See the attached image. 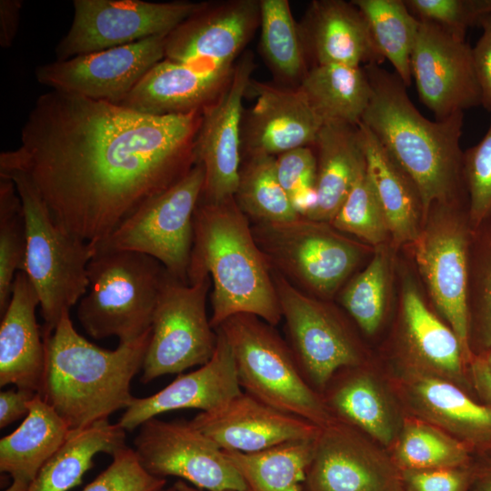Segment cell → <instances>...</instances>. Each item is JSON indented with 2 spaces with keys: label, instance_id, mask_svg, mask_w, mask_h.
<instances>
[{
  "label": "cell",
  "instance_id": "6da1fadb",
  "mask_svg": "<svg viewBox=\"0 0 491 491\" xmlns=\"http://www.w3.org/2000/svg\"><path fill=\"white\" fill-rule=\"evenodd\" d=\"M201 116L51 90L37 98L20 145L1 153L0 174L24 175L63 230L95 246L196 164Z\"/></svg>",
  "mask_w": 491,
  "mask_h": 491
},
{
  "label": "cell",
  "instance_id": "7a4b0ae2",
  "mask_svg": "<svg viewBox=\"0 0 491 491\" xmlns=\"http://www.w3.org/2000/svg\"><path fill=\"white\" fill-rule=\"evenodd\" d=\"M364 68L371 96L361 123L414 182L426 219L433 204L457 200L465 185L464 112L431 121L413 105L395 72L378 64Z\"/></svg>",
  "mask_w": 491,
  "mask_h": 491
},
{
  "label": "cell",
  "instance_id": "3957f363",
  "mask_svg": "<svg viewBox=\"0 0 491 491\" xmlns=\"http://www.w3.org/2000/svg\"><path fill=\"white\" fill-rule=\"evenodd\" d=\"M193 226L188 284L210 276L212 327L243 313L278 325L282 314L272 270L235 198L200 200Z\"/></svg>",
  "mask_w": 491,
  "mask_h": 491
},
{
  "label": "cell",
  "instance_id": "277c9868",
  "mask_svg": "<svg viewBox=\"0 0 491 491\" xmlns=\"http://www.w3.org/2000/svg\"><path fill=\"white\" fill-rule=\"evenodd\" d=\"M150 337L151 330L115 350L103 349L79 335L69 312L64 314L44 337L45 367L38 395L70 429L108 419L134 397L131 381L142 370Z\"/></svg>",
  "mask_w": 491,
  "mask_h": 491
},
{
  "label": "cell",
  "instance_id": "5b68a950",
  "mask_svg": "<svg viewBox=\"0 0 491 491\" xmlns=\"http://www.w3.org/2000/svg\"><path fill=\"white\" fill-rule=\"evenodd\" d=\"M166 270L156 259L134 251H97L87 266L88 287L78 320L95 339L116 336L130 343L152 328Z\"/></svg>",
  "mask_w": 491,
  "mask_h": 491
},
{
  "label": "cell",
  "instance_id": "8992f818",
  "mask_svg": "<svg viewBox=\"0 0 491 491\" xmlns=\"http://www.w3.org/2000/svg\"><path fill=\"white\" fill-rule=\"evenodd\" d=\"M216 329L231 347L237 379L245 392L321 428L335 420L274 326L243 313L228 317Z\"/></svg>",
  "mask_w": 491,
  "mask_h": 491
},
{
  "label": "cell",
  "instance_id": "52a82bcc",
  "mask_svg": "<svg viewBox=\"0 0 491 491\" xmlns=\"http://www.w3.org/2000/svg\"><path fill=\"white\" fill-rule=\"evenodd\" d=\"M0 175L13 180L22 201L26 229L24 272L38 295L45 337L86 293L87 266L96 250L92 244L71 235L55 222L24 175L18 173Z\"/></svg>",
  "mask_w": 491,
  "mask_h": 491
},
{
  "label": "cell",
  "instance_id": "ba28073f",
  "mask_svg": "<svg viewBox=\"0 0 491 491\" xmlns=\"http://www.w3.org/2000/svg\"><path fill=\"white\" fill-rule=\"evenodd\" d=\"M251 225L271 270L320 299L331 298L362 258V248L327 222L299 216Z\"/></svg>",
  "mask_w": 491,
  "mask_h": 491
},
{
  "label": "cell",
  "instance_id": "9c48e42d",
  "mask_svg": "<svg viewBox=\"0 0 491 491\" xmlns=\"http://www.w3.org/2000/svg\"><path fill=\"white\" fill-rule=\"evenodd\" d=\"M204 184V166L196 163L179 181L143 204L107 238L94 246L96 252L125 250L147 255L173 277L188 284L194 214Z\"/></svg>",
  "mask_w": 491,
  "mask_h": 491
},
{
  "label": "cell",
  "instance_id": "30bf717a",
  "mask_svg": "<svg viewBox=\"0 0 491 491\" xmlns=\"http://www.w3.org/2000/svg\"><path fill=\"white\" fill-rule=\"evenodd\" d=\"M211 286L210 276L185 284L166 272L153 315L141 382L178 374L212 358L217 333L206 314Z\"/></svg>",
  "mask_w": 491,
  "mask_h": 491
},
{
  "label": "cell",
  "instance_id": "8fae6325",
  "mask_svg": "<svg viewBox=\"0 0 491 491\" xmlns=\"http://www.w3.org/2000/svg\"><path fill=\"white\" fill-rule=\"evenodd\" d=\"M286 342L308 384L321 396L343 368L362 363L359 347L337 313L272 271Z\"/></svg>",
  "mask_w": 491,
  "mask_h": 491
},
{
  "label": "cell",
  "instance_id": "7c38bea8",
  "mask_svg": "<svg viewBox=\"0 0 491 491\" xmlns=\"http://www.w3.org/2000/svg\"><path fill=\"white\" fill-rule=\"evenodd\" d=\"M205 2L74 0V16L55 47L57 61L168 35Z\"/></svg>",
  "mask_w": 491,
  "mask_h": 491
},
{
  "label": "cell",
  "instance_id": "4fadbf2b",
  "mask_svg": "<svg viewBox=\"0 0 491 491\" xmlns=\"http://www.w3.org/2000/svg\"><path fill=\"white\" fill-rule=\"evenodd\" d=\"M133 449L155 476H177L204 491H247L223 450L190 421L150 418L139 426Z\"/></svg>",
  "mask_w": 491,
  "mask_h": 491
},
{
  "label": "cell",
  "instance_id": "5bb4252c",
  "mask_svg": "<svg viewBox=\"0 0 491 491\" xmlns=\"http://www.w3.org/2000/svg\"><path fill=\"white\" fill-rule=\"evenodd\" d=\"M457 200L435 203L412 243L416 262L431 298L468 357L466 238Z\"/></svg>",
  "mask_w": 491,
  "mask_h": 491
},
{
  "label": "cell",
  "instance_id": "9a60e30c",
  "mask_svg": "<svg viewBox=\"0 0 491 491\" xmlns=\"http://www.w3.org/2000/svg\"><path fill=\"white\" fill-rule=\"evenodd\" d=\"M166 35L55 60L37 67L35 77L51 90L119 105L165 58Z\"/></svg>",
  "mask_w": 491,
  "mask_h": 491
},
{
  "label": "cell",
  "instance_id": "2e32d148",
  "mask_svg": "<svg viewBox=\"0 0 491 491\" xmlns=\"http://www.w3.org/2000/svg\"><path fill=\"white\" fill-rule=\"evenodd\" d=\"M411 75L420 100L437 120L482 105L472 47L433 23L419 21Z\"/></svg>",
  "mask_w": 491,
  "mask_h": 491
},
{
  "label": "cell",
  "instance_id": "e0dca14e",
  "mask_svg": "<svg viewBox=\"0 0 491 491\" xmlns=\"http://www.w3.org/2000/svg\"><path fill=\"white\" fill-rule=\"evenodd\" d=\"M253 71V55L246 53L223 91L202 109L195 155L205 169L203 201L220 202L235 195L242 164L243 99Z\"/></svg>",
  "mask_w": 491,
  "mask_h": 491
},
{
  "label": "cell",
  "instance_id": "ac0fdd59",
  "mask_svg": "<svg viewBox=\"0 0 491 491\" xmlns=\"http://www.w3.org/2000/svg\"><path fill=\"white\" fill-rule=\"evenodd\" d=\"M306 491H404L402 472L353 426L338 420L315 439Z\"/></svg>",
  "mask_w": 491,
  "mask_h": 491
},
{
  "label": "cell",
  "instance_id": "d6986e66",
  "mask_svg": "<svg viewBox=\"0 0 491 491\" xmlns=\"http://www.w3.org/2000/svg\"><path fill=\"white\" fill-rule=\"evenodd\" d=\"M259 20L257 0L206 3L166 35L165 59L199 70L233 65Z\"/></svg>",
  "mask_w": 491,
  "mask_h": 491
},
{
  "label": "cell",
  "instance_id": "ffe728a7",
  "mask_svg": "<svg viewBox=\"0 0 491 491\" xmlns=\"http://www.w3.org/2000/svg\"><path fill=\"white\" fill-rule=\"evenodd\" d=\"M247 92L256 98L242 122V149L246 154L276 156L313 146L324 121L299 86L271 85L251 79Z\"/></svg>",
  "mask_w": 491,
  "mask_h": 491
},
{
  "label": "cell",
  "instance_id": "44dd1931",
  "mask_svg": "<svg viewBox=\"0 0 491 491\" xmlns=\"http://www.w3.org/2000/svg\"><path fill=\"white\" fill-rule=\"evenodd\" d=\"M190 422L221 449L241 453L259 452L291 440L313 439L321 429L245 391L214 410L201 412Z\"/></svg>",
  "mask_w": 491,
  "mask_h": 491
},
{
  "label": "cell",
  "instance_id": "7402d4cb",
  "mask_svg": "<svg viewBox=\"0 0 491 491\" xmlns=\"http://www.w3.org/2000/svg\"><path fill=\"white\" fill-rule=\"evenodd\" d=\"M217 344L212 358L200 368L179 375L162 390L147 397H133L117 424L133 431L156 416L177 409L214 410L242 392L234 356L223 335L216 329Z\"/></svg>",
  "mask_w": 491,
  "mask_h": 491
},
{
  "label": "cell",
  "instance_id": "603a6c76",
  "mask_svg": "<svg viewBox=\"0 0 491 491\" xmlns=\"http://www.w3.org/2000/svg\"><path fill=\"white\" fill-rule=\"evenodd\" d=\"M298 26L311 66L326 64L366 66L385 61L364 15L352 1H312Z\"/></svg>",
  "mask_w": 491,
  "mask_h": 491
},
{
  "label": "cell",
  "instance_id": "cb8c5ba5",
  "mask_svg": "<svg viewBox=\"0 0 491 491\" xmlns=\"http://www.w3.org/2000/svg\"><path fill=\"white\" fill-rule=\"evenodd\" d=\"M38 295L24 271L15 276L0 326V386L40 393L45 367V344L36 322Z\"/></svg>",
  "mask_w": 491,
  "mask_h": 491
},
{
  "label": "cell",
  "instance_id": "d4e9b609",
  "mask_svg": "<svg viewBox=\"0 0 491 491\" xmlns=\"http://www.w3.org/2000/svg\"><path fill=\"white\" fill-rule=\"evenodd\" d=\"M235 65L199 70L164 58L119 105L153 115L202 110L223 91Z\"/></svg>",
  "mask_w": 491,
  "mask_h": 491
},
{
  "label": "cell",
  "instance_id": "484cf974",
  "mask_svg": "<svg viewBox=\"0 0 491 491\" xmlns=\"http://www.w3.org/2000/svg\"><path fill=\"white\" fill-rule=\"evenodd\" d=\"M317 200L305 217L330 223L366 166L358 125L326 122L314 145Z\"/></svg>",
  "mask_w": 491,
  "mask_h": 491
},
{
  "label": "cell",
  "instance_id": "4316f807",
  "mask_svg": "<svg viewBox=\"0 0 491 491\" xmlns=\"http://www.w3.org/2000/svg\"><path fill=\"white\" fill-rule=\"evenodd\" d=\"M19 427L0 440V470L12 483L5 491H28L40 469L66 438L65 421L37 394Z\"/></svg>",
  "mask_w": 491,
  "mask_h": 491
},
{
  "label": "cell",
  "instance_id": "83f0119b",
  "mask_svg": "<svg viewBox=\"0 0 491 491\" xmlns=\"http://www.w3.org/2000/svg\"><path fill=\"white\" fill-rule=\"evenodd\" d=\"M358 131L366 172L386 215L389 235L397 246L413 243L424 219L419 192L402 167L360 122Z\"/></svg>",
  "mask_w": 491,
  "mask_h": 491
},
{
  "label": "cell",
  "instance_id": "f1b7e54d",
  "mask_svg": "<svg viewBox=\"0 0 491 491\" xmlns=\"http://www.w3.org/2000/svg\"><path fill=\"white\" fill-rule=\"evenodd\" d=\"M126 446L125 430L108 419L70 429L66 438L47 460L28 491H68L82 482L99 453L113 455Z\"/></svg>",
  "mask_w": 491,
  "mask_h": 491
},
{
  "label": "cell",
  "instance_id": "f546056e",
  "mask_svg": "<svg viewBox=\"0 0 491 491\" xmlns=\"http://www.w3.org/2000/svg\"><path fill=\"white\" fill-rule=\"evenodd\" d=\"M409 385L414 405L428 419L471 441L491 438V408L473 401L458 386L432 373H416Z\"/></svg>",
  "mask_w": 491,
  "mask_h": 491
},
{
  "label": "cell",
  "instance_id": "4dcf8cb0",
  "mask_svg": "<svg viewBox=\"0 0 491 491\" xmlns=\"http://www.w3.org/2000/svg\"><path fill=\"white\" fill-rule=\"evenodd\" d=\"M326 387L329 391L323 393L326 396L322 397L336 420L383 445L394 440L397 429L396 416L384 391L370 374L353 371Z\"/></svg>",
  "mask_w": 491,
  "mask_h": 491
},
{
  "label": "cell",
  "instance_id": "1f68e13d",
  "mask_svg": "<svg viewBox=\"0 0 491 491\" xmlns=\"http://www.w3.org/2000/svg\"><path fill=\"white\" fill-rule=\"evenodd\" d=\"M311 105L326 122L357 125L371 96L364 66L339 64L310 66L299 84Z\"/></svg>",
  "mask_w": 491,
  "mask_h": 491
},
{
  "label": "cell",
  "instance_id": "d6a6232c",
  "mask_svg": "<svg viewBox=\"0 0 491 491\" xmlns=\"http://www.w3.org/2000/svg\"><path fill=\"white\" fill-rule=\"evenodd\" d=\"M402 316L407 341L418 360L436 376L459 379L465 356L456 335L428 309L409 280L402 289Z\"/></svg>",
  "mask_w": 491,
  "mask_h": 491
},
{
  "label": "cell",
  "instance_id": "836d02e7",
  "mask_svg": "<svg viewBox=\"0 0 491 491\" xmlns=\"http://www.w3.org/2000/svg\"><path fill=\"white\" fill-rule=\"evenodd\" d=\"M315 439L286 441L255 453L222 450L243 477L247 491H306Z\"/></svg>",
  "mask_w": 491,
  "mask_h": 491
},
{
  "label": "cell",
  "instance_id": "e575fe53",
  "mask_svg": "<svg viewBox=\"0 0 491 491\" xmlns=\"http://www.w3.org/2000/svg\"><path fill=\"white\" fill-rule=\"evenodd\" d=\"M259 7L263 56L286 86H298L310 66L290 4L287 0H259Z\"/></svg>",
  "mask_w": 491,
  "mask_h": 491
},
{
  "label": "cell",
  "instance_id": "d590c367",
  "mask_svg": "<svg viewBox=\"0 0 491 491\" xmlns=\"http://www.w3.org/2000/svg\"><path fill=\"white\" fill-rule=\"evenodd\" d=\"M367 24L370 35L384 60L406 86L412 83L411 54L419 20L404 0H352Z\"/></svg>",
  "mask_w": 491,
  "mask_h": 491
},
{
  "label": "cell",
  "instance_id": "8d00e7d4",
  "mask_svg": "<svg viewBox=\"0 0 491 491\" xmlns=\"http://www.w3.org/2000/svg\"><path fill=\"white\" fill-rule=\"evenodd\" d=\"M234 198L251 224L286 222L300 216L278 180L276 156L246 154Z\"/></svg>",
  "mask_w": 491,
  "mask_h": 491
},
{
  "label": "cell",
  "instance_id": "74e56055",
  "mask_svg": "<svg viewBox=\"0 0 491 491\" xmlns=\"http://www.w3.org/2000/svg\"><path fill=\"white\" fill-rule=\"evenodd\" d=\"M468 457L461 441L422 422L406 423L396 448L400 470L461 467Z\"/></svg>",
  "mask_w": 491,
  "mask_h": 491
},
{
  "label": "cell",
  "instance_id": "f35d334b",
  "mask_svg": "<svg viewBox=\"0 0 491 491\" xmlns=\"http://www.w3.org/2000/svg\"><path fill=\"white\" fill-rule=\"evenodd\" d=\"M26 252L25 220L13 180L0 175V314L10 301L15 276L24 271Z\"/></svg>",
  "mask_w": 491,
  "mask_h": 491
},
{
  "label": "cell",
  "instance_id": "ab89813d",
  "mask_svg": "<svg viewBox=\"0 0 491 491\" xmlns=\"http://www.w3.org/2000/svg\"><path fill=\"white\" fill-rule=\"evenodd\" d=\"M388 263L385 252L376 251L370 263L342 291L340 302L362 331L373 335L386 308Z\"/></svg>",
  "mask_w": 491,
  "mask_h": 491
},
{
  "label": "cell",
  "instance_id": "60d3db41",
  "mask_svg": "<svg viewBox=\"0 0 491 491\" xmlns=\"http://www.w3.org/2000/svg\"><path fill=\"white\" fill-rule=\"evenodd\" d=\"M330 224L339 232L350 234L376 246L390 235L386 215L367 175L366 166L356 176Z\"/></svg>",
  "mask_w": 491,
  "mask_h": 491
},
{
  "label": "cell",
  "instance_id": "b9f144b4",
  "mask_svg": "<svg viewBox=\"0 0 491 491\" xmlns=\"http://www.w3.org/2000/svg\"><path fill=\"white\" fill-rule=\"evenodd\" d=\"M276 167L293 208L300 216H306L317 200L314 148L304 146L280 154L276 156Z\"/></svg>",
  "mask_w": 491,
  "mask_h": 491
},
{
  "label": "cell",
  "instance_id": "7bdbcfd3",
  "mask_svg": "<svg viewBox=\"0 0 491 491\" xmlns=\"http://www.w3.org/2000/svg\"><path fill=\"white\" fill-rule=\"evenodd\" d=\"M419 21L433 23L455 36L466 39L469 27L491 15V0H404Z\"/></svg>",
  "mask_w": 491,
  "mask_h": 491
},
{
  "label": "cell",
  "instance_id": "ee69618b",
  "mask_svg": "<svg viewBox=\"0 0 491 491\" xmlns=\"http://www.w3.org/2000/svg\"><path fill=\"white\" fill-rule=\"evenodd\" d=\"M463 169L469 217L478 224L491 215V119L483 138L464 152Z\"/></svg>",
  "mask_w": 491,
  "mask_h": 491
},
{
  "label": "cell",
  "instance_id": "f6af8a7d",
  "mask_svg": "<svg viewBox=\"0 0 491 491\" xmlns=\"http://www.w3.org/2000/svg\"><path fill=\"white\" fill-rule=\"evenodd\" d=\"M108 467L82 491H164L166 480L149 474L133 448L125 446L113 455Z\"/></svg>",
  "mask_w": 491,
  "mask_h": 491
},
{
  "label": "cell",
  "instance_id": "bcb514c9",
  "mask_svg": "<svg viewBox=\"0 0 491 491\" xmlns=\"http://www.w3.org/2000/svg\"><path fill=\"white\" fill-rule=\"evenodd\" d=\"M404 491H466L470 474L462 467L401 470Z\"/></svg>",
  "mask_w": 491,
  "mask_h": 491
},
{
  "label": "cell",
  "instance_id": "7dc6e473",
  "mask_svg": "<svg viewBox=\"0 0 491 491\" xmlns=\"http://www.w3.org/2000/svg\"><path fill=\"white\" fill-rule=\"evenodd\" d=\"M477 25L482 34L472 47L473 56L481 89V105L491 112V15L481 18Z\"/></svg>",
  "mask_w": 491,
  "mask_h": 491
},
{
  "label": "cell",
  "instance_id": "c3c4849f",
  "mask_svg": "<svg viewBox=\"0 0 491 491\" xmlns=\"http://www.w3.org/2000/svg\"><path fill=\"white\" fill-rule=\"evenodd\" d=\"M37 393L28 389H9L0 393V428L27 416L29 402Z\"/></svg>",
  "mask_w": 491,
  "mask_h": 491
},
{
  "label": "cell",
  "instance_id": "681fc988",
  "mask_svg": "<svg viewBox=\"0 0 491 491\" xmlns=\"http://www.w3.org/2000/svg\"><path fill=\"white\" fill-rule=\"evenodd\" d=\"M23 2L21 0L0 1V45L9 48L15 38Z\"/></svg>",
  "mask_w": 491,
  "mask_h": 491
},
{
  "label": "cell",
  "instance_id": "f907efd6",
  "mask_svg": "<svg viewBox=\"0 0 491 491\" xmlns=\"http://www.w3.org/2000/svg\"><path fill=\"white\" fill-rule=\"evenodd\" d=\"M474 385L482 397L491 406V371L485 359H476L471 366Z\"/></svg>",
  "mask_w": 491,
  "mask_h": 491
},
{
  "label": "cell",
  "instance_id": "816d5d0a",
  "mask_svg": "<svg viewBox=\"0 0 491 491\" xmlns=\"http://www.w3.org/2000/svg\"><path fill=\"white\" fill-rule=\"evenodd\" d=\"M474 491H491V466L486 468L477 476Z\"/></svg>",
  "mask_w": 491,
  "mask_h": 491
},
{
  "label": "cell",
  "instance_id": "f5cc1de1",
  "mask_svg": "<svg viewBox=\"0 0 491 491\" xmlns=\"http://www.w3.org/2000/svg\"><path fill=\"white\" fill-rule=\"evenodd\" d=\"M174 486L176 488L177 491H204L193 486L192 485L187 484L184 480H177L176 482H175Z\"/></svg>",
  "mask_w": 491,
  "mask_h": 491
},
{
  "label": "cell",
  "instance_id": "db71d44e",
  "mask_svg": "<svg viewBox=\"0 0 491 491\" xmlns=\"http://www.w3.org/2000/svg\"><path fill=\"white\" fill-rule=\"evenodd\" d=\"M486 304H487L489 320L491 324V272L488 277V284H487V289H486Z\"/></svg>",
  "mask_w": 491,
  "mask_h": 491
},
{
  "label": "cell",
  "instance_id": "11a10c76",
  "mask_svg": "<svg viewBox=\"0 0 491 491\" xmlns=\"http://www.w3.org/2000/svg\"><path fill=\"white\" fill-rule=\"evenodd\" d=\"M488 368L490 369L491 371V352L488 354V356H486V358L485 359Z\"/></svg>",
  "mask_w": 491,
  "mask_h": 491
},
{
  "label": "cell",
  "instance_id": "9f6ffc18",
  "mask_svg": "<svg viewBox=\"0 0 491 491\" xmlns=\"http://www.w3.org/2000/svg\"><path fill=\"white\" fill-rule=\"evenodd\" d=\"M164 491H177V490L173 485L172 486L165 487V489Z\"/></svg>",
  "mask_w": 491,
  "mask_h": 491
}]
</instances>
